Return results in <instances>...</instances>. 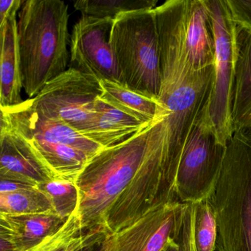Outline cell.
<instances>
[{
  "label": "cell",
  "mask_w": 251,
  "mask_h": 251,
  "mask_svg": "<svg viewBox=\"0 0 251 251\" xmlns=\"http://www.w3.org/2000/svg\"><path fill=\"white\" fill-rule=\"evenodd\" d=\"M102 93L100 98L120 111L147 125L162 116H167L158 98H151L109 80L100 82Z\"/></svg>",
  "instance_id": "obj_19"
},
{
  "label": "cell",
  "mask_w": 251,
  "mask_h": 251,
  "mask_svg": "<svg viewBox=\"0 0 251 251\" xmlns=\"http://www.w3.org/2000/svg\"><path fill=\"white\" fill-rule=\"evenodd\" d=\"M105 236L98 232L83 233L75 211L55 231L37 243L17 251H83L99 243Z\"/></svg>",
  "instance_id": "obj_20"
},
{
  "label": "cell",
  "mask_w": 251,
  "mask_h": 251,
  "mask_svg": "<svg viewBox=\"0 0 251 251\" xmlns=\"http://www.w3.org/2000/svg\"><path fill=\"white\" fill-rule=\"evenodd\" d=\"M48 197L55 213L67 219L76 211L78 193L74 181L68 180H50L39 186Z\"/></svg>",
  "instance_id": "obj_24"
},
{
  "label": "cell",
  "mask_w": 251,
  "mask_h": 251,
  "mask_svg": "<svg viewBox=\"0 0 251 251\" xmlns=\"http://www.w3.org/2000/svg\"><path fill=\"white\" fill-rule=\"evenodd\" d=\"M186 0H168L155 8L161 54L158 100L164 112L169 152L173 167L211 97L214 65L198 70L188 58L184 44Z\"/></svg>",
  "instance_id": "obj_1"
},
{
  "label": "cell",
  "mask_w": 251,
  "mask_h": 251,
  "mask_svg": "<svg viewBox=\"0 0 251 251\" xmlns=\"http://www.w3.org/2000/svg\"><path fill=\"white\" fill-rule=\"evenodd\" d=\"M100 242H99V243L98 244V245H97V248H95V251H90V248H88V249H86V251H102V248H101L100 246Z\"/></svg>",
  "instance_id": "obj_30"
},
{
  "label": "cell",
  "mask_w": 251,
  "mask_h": 251,
  "mask_svg": "<svg viewBox=\"0 0 251 251\" xmlns=\"http://www.w3.org/2000/svg\"><path fill=\"white\" fill-rule=\"evenodd\" d=\"M177 242H178V251H192L190 204H188L186 208L183 226L177 238Z\"/></svg>",
  "instance_id": "obj_26"
},
{
  "label": "cell",
  "mask_w": 251,
  "mask_h": 251,
  "mask_svg": "<svg viewBox=\"0 0 251 251\" xmlns=\"http://www.w3.org/2000/svg\"><path fill=\"white\" fill-rule=\"evenodd\" d=\"M66 220L55 211L26 214L0 213V238L11 242L17 251L37 243L59 228Z\"/></svg>",
  "instance_id": "obj_15"
},
{
  "label": "cell",
  "mask_w": 251,
  "mask_h": 251,
  "mask_svg": "<svg viewBox=\"0 0 251 251\" xmlns=\"http://www.w3.org/2000/svg\"><path fill=\"white\" fill-rule=\"evenodd\" d=\"M50 211H55L49 198L39 186L0 194V213L26 214Z\"/></svg>",
  "instance_id": "obj_22"
},
{
  "label": "cell",
  "mask_w": 251,
  "mask_h": 251,
  "mask_svg": "<svg viewBox=\"0 0 251 251\" xmlns=\"http://www.w3.org/2000/svg\"><path fill=\"white\" fill-rule=\"evenodd\" d=\"M233 22L242 30L251 32V0H226Z\"/></svg>",
  "instance_id": "obj_25"
},
{
  "label": "cell",
  "mask_w": 251,
  "mask_h": 251,
  "mask_svg": "<svg viewBox=\"0 0 251 251\" xmlns=\"http://www.w3.org/2000/svg\"><path fill=\"white\" fill-rule=\"evenodd\" d=\"M157 3V0H80L74 7L83 16L115 20L125 13L154 9Z\"/></svg>",
  "instance_id": "obj_23"
},
{
  "label": "cell",
  "mask_w": 251,
  "mask_h": 251,
  "mask_svg": "<svg viewBox=\"0 0 251 251\" xmlns=\"http://www.w3.org/2000/svg\"><path fill=\"white\" fill-rule=\"evenodd\" d=\"M184 44L195 68L203 70L214 65V39L206 0H186Z\"/></svg>",
  "instance_id": "obj_13"
},
{
  "label": "cell",
  "mask_w": 251,
  "mask_h": 251,
  "mask_svg": "<svg viewBox=\"0 0 251 251\" xmlns=\"http://www.w3.org/2000/svg\"><path fill=\"white\" fill-rule=\"evenodd\" d=\"M178 251V242L177 240L173 243L170 244V245L167 247L165 249L163 250L162 251Z\"/></svg>",
  "instance_id": "obj_29"
},
{
  "label": "cell",
  "mask_w": 251,
  "mask_h": 251,
  "mask_svg": "<svg viewBox=\"0 0 251 251\" xmlns=\"http://www.w3.org/2000/svg\"><path fill=\"white\" fill-rule=\"evenodd\" d=\"M1 30L0 108H6L23 102L20 56L17 36V16L11 17Z\"/></svg>",
  "instance_id": "obj_16"
},
{
  "label": "cell",
  "mask_w": 251,
  "mask_h": 251,
  "mask_svg": "<svg viewBox=\"0 0 251 251\" xmlns=\"http://www.w3.org/2000/svg\"><path fill=\"white\" fill-rule=\"evenodd\" d=\"M114 20L82 15L70 39V66L98 81L120 83L111 45Z\"/></svg>",
  "instance_id": "obj_10"
},
{
  "label": "cell",
  "mask_w": 251,
  "mask_h": 251,
  "mask_svg": "<svg viewBox=\"0 0 251 251\" xmlns=\"http://www.w3.org/2000/svg\"><path fill=\"white\" fill-rule=\"evenodd\" d=\"M23 136L30 144L50 180L60 179L75 182L92 158L88 154L67 145L52 143L29 135Z\"/></svg>",
  "instance_id": "obj_17"
},
{
  "label": "cell",
  "mask_w": 251,
  "mask_h": 251,
  "mask_svg": "<svg viewBox=\"0 0 251 251\" xmlns=\"http://www.w3.org/2000/svg\"><path fill=\"white\" fill-rule=\"evenodd\" d=\"M0 109L1 124L10 126L21 134L36 136L52 143L67 145L92 157L104 149L67 123L48 118L39 114L30 106L27 100L20 105Z\"/></svg>",
  "instance_id": "obj_11"
},
{
  "label": "cell",
  "mask_w": 251,
  "mask_h": 251,
  "mask_svg": "<svg viewBox=\"0 0 251 251\" xmlns=\"http://www.w3.org/2000/svg\"><path fill=\"white\" fill-rule=\"evenodd\" d=\"M214 43V79L209 114L220 143L233 133V89L238 60V27L226 0H206Z\"/></svg>",
  "instance_id": "obj_6"
},
{
  "label": "cell",
  "mask_w": 251,
  "mask_h": 251,
  "mask_svg": "<svg viewBox=\"0 0 251 251\" xmlns=\"http://www.w3.org/2000/svg\"><path fill=\"white\" fill-rule=\"evenodd\" d=\"M233 130L251 134V32L238 27V60L233 89Z\"/></svg>",
  "instance_id": "obj_18"
},
{
  "label": "cell",
  "mask_w": 251,
  "mask_h": 251,
  "mask_svg": "<svg viewBox=\"0 0 251 251\" xmlns=\"http://www.w3.org/2000/svg\"><path fill=\"white\" fill-rule=\"evenodd\" d=\"M190 204L192 251H214L217 224L208 199Z\"/></svg>",
  "instance_id": "obj_21"
},
{
  "label": "cell",
  "mask_w": 251,
  "mask_h": 251,
  "mask_svg": "<svg viewBox=\"0 0 251 251\" xmlns=\"http://www.w3.org/2000/svg\"><path fill=\"white\" fill-rule=\"evenodd\" d=\"M159 148L165 149L170 158L164 117L126 142L104 148L89 160L75 180L78 193L75 211L83 233L106 235L105 225L113 205L147 157Z\"/></svg>",
  "instance_id": "obj_2"
},
{
  "label": "cell",
  "mask_w": 251,
  "mask_h": 251,
  "mask_svg": "<svg viewBox=\"0 0 251 251\" xmlns=\"http://www.w3.org/2000/svg\"><path fill=\"white\" fill-rule=\"evenodd\" d=\"M95 109L92 125L82 134L103 148L120 145L150 126L120 111L100 97L95 102Z\"/></svg>",
  "instance_id": "obj_14"
},
{
  "label": "cell",
  "mask_w": 251,
  "mask_h": 251,
  "mask_svg": "<svg viewBox=\"0 0 251 251\" xmlns=\"http://www.w3.org/2000/svg\"><path fill=\"white\" fill-rule=\"evenodd\" d=\"M188 203L171 201L147 211L127 227L105 235L103 251H162L176 242Z\"/></svg>",
  "instance_id": "obj_9"
},
{
  "label": "cell",
  "mask_w": 251,
  "mask_h": 251,
  "mask_svg": "<svg viewBox=\"0 0 251 251\" xmlns=\"http://www.w3.org/2000/svg\"><path fill=\"white\" fill-rule=\"evenodd\" d=\"M102 93L100 81L69 67L27 100L39 114L61 120L82 134L93 122L95 102Z\"/></svg>",
  "instance_id": "obj_8"
},
{
  "label": "cell",
  "mask_w": 251,
  "mask_h": 251,
  "mask_svg": "<svg viewBox=\"0 0 251 251\" xmlns=\"http://www.w3.org/2000/svg\"><path fill=\"white\" fill-rule=\"evenodd\" d=\"M155 9L118 16L113 25L111 45L120 84L138 93L158 98L161 54Z\"/></svg>",
  "instance_id": "obj_5"
},
{
  "label": "cell",
  "mask_w": 251,
  "mask_h": 251,
  "mask_svg": "<svg viewBox=\"0 0 251 251\" xmlns=\"http://www.w3.org/2000/svg\"><path fill=\"white\" fill-rule=\"evenodd\" d=\"M226 147L219 141L209 114L204 108L183 150L176 179V194L183 203L208 199L217 184Z\"/></svg>",
  "instance_id": "obj_7"
},
{
  "label": "cell",
  "mask_w": 251,
  "mask_h": 251,
  "mask_svg": "<svg viewBox=\"0 0 251 251\" xmlns=\"http://www.w3.org/2000/svg\"><path fill=\"white\" fill-rule=\"evenodd\" d=\"M0 178L39 186L50 179L27 139L7 125L0 124Z\"/></svg>",
  "instance_id": "obj_12"
},
{
  "label": "cell",
  "mask_w": 251,
  "mask_h": 251,
  "mask_svg": "<svg viewBox=\"0 0 251 251\" xmlns=\"http://www.w3.org/2000/svg\"><path fill=\"white\" fill-rule=\"evenodd\" d=\"M217 224V251H251V134L234 129L208 198Z\"/></svg>",
  "instance_id": "obj_4"
},
{
  "label": "cell",
  "mask_w": 251,
  "mask_h": 251,
  "mask_svg": "<svg viewBox=\"0 0 251 251\" xmlns=\"http://www.w3.org/2000/svg\"><path fill=\"white\" fill-rule=\"evenodd\" d=\"M69 17L68 5L61 0H27L19 11L22 82L30 99L68 69Z\"/></svg>",
  "instance_id": "obj_3"
},
{
  "label": "cell",
  "mask_w": 251,
  "mask_h": 251,
  "mask_svg": "<svg viewBox=\"0 0 251 251\" xmlns=\"http://www.w3.org/2000/svg\"><path fill=\"white\" fill-rule=\"evenodd\" d=\"M0 194L11 193L36 186L9 179L0 178Z\"/></svg>",
  "instance_id": "obj_28"
},
{
  "label": "cell",
  "mask_w": 251,
  "mask_h": 251,
  "mask_svg": "<svg viewBox=\"0 0 251 251\" xmlns=\"http://www.w3.org/2000/svg\"><path fill=\"white\" fill-rule=\"evenodd\" d=\"M24 2L23 0L0 1V27H2L11 17L17 16Z\"/></svg>",
  "instance_id": "obj_27"
}]
</instances>
